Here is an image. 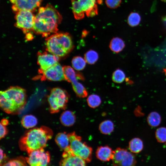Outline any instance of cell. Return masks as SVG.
<instances>
[{"label":"cell","mask_w":166,"mask_h":166,"mask_svg":"<svg viewBox=\"0 0 166 166\" xmlns=\"http://www.w3.org/2000/svg\"><path fill=\"white\" fill-rule=\"evenodd\" d=\"M62 19L58 11L51 5L47 4L39 8L35 16L33 31L47 37L51 33H56Z\"/></svg>","instance_id":"6da1fadb"},{"label":"cell","mask_w":166,"mask_h":166,"mask_svg":"<svg viewBox=\"0 0 166 166\" xmlns=\"http://www.w3.org/2000/svg\"><path fill=\"white\" fill-rule=\"evenodd\" d=\"M53 135L52 130L45 126L30 129L20 139V148L28 154L33 151L44 149Z\"/></svg>","instance_id":"7a4b0ae2"},{"label":"cell","mask_w":166,"mask_h":166,"mask_svg":"<svg viewBox=\"0 0 166 166\" xmlns=\"http://www.w3.org/2000/svg\"><path fill=\"white\" fill-rule=\"evenodd\" d=\"M26 102V91L20 87H11L0 92V107L7 113L17 112L24 107Z\"/></svg>","instance_id":"3957f363"},{"label":"cell","mask_w":166,"mask_h":166,"mask_svg":"<svg viewBox=\"0 0 166 166\" xmlns=\"http://www.w3.org/2000/svg\"><path fill=\"white\" fill-rule=\"evenodd\" d=\"M47 50L58 57H63L72 49L73 45L71 37L67 33H58L46 39Z\"/></svg>","instance_id":"277c9868"},{"label":"cell","mask_w":166,"mask_h":166,"mask_svg":"<svg viewBox=\"0 0 166 166\" xmlns=\"http://www.w3.org/2000/svg\"><path fill=\"white\" fill-rule=\"evenodd\" d=\"M70 141L69 149L71 153L78 156L87 162L91 161L92 149L85 142L82 141L81 137L75 132L68 134Z\"/></svg>","instance_id":"5b68a950"},{"label":"cell","mask_w":166,"mask_h":166,"mask_svg":"<svg viewBox=\"0 0 166 166\" xmlns=\"http://www.w3.org/2000/svg\"><path fill=\"white\" fill-rule=\"evenodd\" d=\"M69 98V95L66 91L59 88L53 89L48 98L50 112L55 113L61 110L65 109Z\"/></svg>","instance_id":"8992f818"},{"label":"cell","mask_w":166,"mask_h":166,"mask_svg":"<svg viewBox=\"0 0 166 166\" xmlns=\"http://www.w3.org/2000/svg\"><path fill=\"white\" fill-rule=\"evenodd\" d=\"M15 26L22 30L25 33L33 30L35 15L32 12L21 10L15 13Z\"/></svg>","instance_id":"52a82bcc"},{"label":"cell","mask_w":166,"mask_h":166,"mask_svg":"<svg viewBox=\"0 0 166 166\" xmlns=\"http://www.w3.org/2000/svg\"><path fill=\"white\" fill-rule=\"evenodd\" d=\"M113 166H136L135 156L126 149L117 148L114 151L112 159Z\"/></svg>","instance_id":"ba28073f"},{"label":"cell","mask_w":166,"mask_h":166,"mask_svg":"<svg viewBox=\"0 0 166 166\" xmlns=\"http://www.w3.org/2000/svg\"><path fill=\"white\" fill-rule=\"evenodd\" d=\"M28 154L25 159L30 166H47L50 161L49 153L44 149L33 151Z\"/></svg>","instance_id":"9c48e42d"},{"label":"cell","mask_w":166,"mask_h":166,"mask_svg":"<svg viewBox=\"0 0 166 166\" xmlns=\"http://www.w3.org/2000/svg\"><path fill=\"white\" fill-rule=\"evenodd\" d=\"M40 78L42 80L46 79L53 81L65 80L63 67L58 63L40 73Z\"/></svg>","instance_id":"30bf717a"},{"label":"cell","mask_w":166,"mask_h":166,"mask_svg":"<svg viewBox=\"0 0 166 166\" xmlns=\"http://www.w3.org/2000/svg\"><path fill=\"white\" fill-rule=\"evenodd\" d=\"M42 0H10L12 9L15 13L21 10L33 12L38 7Z\"/></svg>","instance_id":"8fae6325"},{"label":"cell","mask_w":166,"mask_h":166,"mask_svg":"<svg viewBox=\"0 0 166 166\" xmlns=\"http://www.w3.org/2000/svg\"><path fill=\"white\" fill-rule=\"evenodd\" d=\"M59 57L46 52L39 53L38 62L40 67L39 73L46 70L51 67L58 63Z\"/></svg>","instance_id":"7c38bea8"},{"label":"cell","mask_w":166,"mask_h":166,"mask_svg":"<svg viewBox=\"0 0 166 166\" xmlns=\"http://www.w3.org/2000/svg\"><path fill=\"white\" fill-rule=\"evenodd\" d=\"M60 166H86L85 161L73 154L69 148L64 151Z\"/></svg>","instance_id":"4fadbf2b"},{"label":"cell","mask_w":166,"mask_h":166,"mask_svg":"<svg viewBox=\"0 0 166 166\" xmlns=\"http://www.w3.org/2000/svg\"><path fill=\"white\" fill-rule=\"evenodd\" d=\"M82 10L86 15L93 17L98 14L97 3L98 0H77Z\"/></svg>","instance_id":"5bb4252c"},{"label":"cell","mask_w":166,"mask_h":166,"mask_svg":"<svg viewBox=\"0 0 166 166\" xmlns=\"http://www.w3.org/2000/svg\"><path fill=\"white\" fill-rule=\"evenodd\" d=\"M114 151L108 146H101L98 148L96 152L97 158L101 160L107 161L112 160Z\"/></svg>","instance_id":"9a60e30c"},{"label":"cell","mask_w":166,"mask_h":166,"mask_svg":"<svg viewBox=\"0 0 166 166\" xmlns=\"http://www.w3.org/2000/svg\"><path fill=\"white\" fill-rule=\"evenodd\" d=\"M76 117L74 113L72 111L67 110L63 112L61 114L60 120L64 125L69 127L73 125L75 123Z\"/></svg>","instance_id":"2e32d148"},{"label":"cell","mask_w":166,"mask_h":166,"mask_svg":"<svg viewBox=\"0 0 166 166\" xmlns=\"http://www.w3.org/2000/svg\"><path fill=\"white\" fill-rule=\"evenodd\" d=\"M55 141L59 147L64 151L69 147V138L68 134L65 132L58 133L55 137Z\"/></svg>","instance_id":"e0dca14e"},{"label":"cell","mask_w":166,"mask_h":166,"mask_svg":"<svg viewBox=\"0 0 166 166\" xmlns=\"http://www.w3.org/2000/svg\"><path fill=\"white\" fill-rule=\"evenodd\" d=\"M76 78L70 82L73 89L77 96L80 98H84L88 95V92L85 88L80 83L77 81Z\"/></svg>","instance_id":"ac0fdd59"},{"label":"cell","mask_w":166,"mask_h":166,"mask_svg":"<svg viewBox=\"0 0 166 166\" xmlns=\"http://www.w3.org/2000/svg\"><path fill=\"white\" fill-rule=\"evenodd\" d=\"M129 148L131 152L138 153L140 152L143 148V142L139 138H133L129 142Z\"/></svg>","instance_id":"d6986e66"},{"label":"cell","mask_w":166,"mask_h":166,"mask_svg":"<svg viewBox=\"0 0 166 166\" xmlns=\"http://www.w3.org/2000/svg\"><path fill=\"white\" fill-rule=\"evenodd\" d=\"M125 46L124 41L121 38L116 37L111 40L109 47L113 52L118 53L121 51Z\"/></svg>","instance_id":"ffe728a7"},{"label":"cell","mask_w":166,"mask_h":166,"mask_svg":"<svg viewBox=\"0 0 166 166\" xmlns=\"http://www.w3.org/2000/svg\"><path fill=\"white\" fill-rule=\"evenodd\" d=\"M114 129V125L113 122L109 120H105L100 124L99 129L100 132L103 134L109 135L111 133Z\"/></svg>","instance_id":"44dd1931"},{"label":"cell","mask_w":166,"mask_h":166,"mask_svg":"<svg viewBox=\"0 0 166 166\" xmlns=\"http://www.w3.org/2000/svg\"><path fill=\"white\" fill-rule=\"evenodd\" d=\"M37 123L36 118L32 115H27L23 117L21 124L23 126L26 128L34 127Z\"/></svg>","instance_id":"7402d4cb"},{"label":"cell","mask_w":166,"mask_h":166,"mask_svg":"<svg viewBox=\"0 0 166 166\" xmlns=\"http://www.w3.org/2000/svg\"><path fill=\"white\" fill-rule=\"evenodd\" d=\"M72 4V8L75 18L77 20L83 18L85 13L81 8L77 0H70Z\"/></svg>","instance_id":"603a6c76"},{"label":"cell","mask_w":166,"mask_h":166,"mask_svg":"<svg viewBox=\"0 0 166 166\" xmlns=\"http://www.w3.org/2000/svg\"><path fill=\"white\" fill-rule=\"evenodd\" d=\"M147 121L148 124L150 126L156 127L158 126L161 122V116L158 113L152 112L148 115Z\"/></svg>","instance_id":"cb8c5ba5"},{"label":"cell","mask_w":166,"mask_h":166,"mask_svg":"<svg viewBox=\"0 0 166 166\" xmlns=\"http://www.w3.org/2000/svg\"><path fill=\"white\" fill-rule=\"evenodd\" d=\"M25 158L20 156L5 162L0 166H28Z\"/></svg>","instance_id":"d4e9b609"},{"label":"cell","mask_w":166,"mask_h":166,"mask_svg":"<svg viewBox=\"0 0 166 166\" xmlns=\"http://www.w3.org/2000/svg\"><path fill=\"white\" fill-rule=\"evenodd\" d=\"M73 68L75 70L80 71L83 69L85 66L86 62L82 57L77 56L74 57L72 61Z\"/></svg>","instance_id":"484cf974"},{"label":"cell","mask_w":166,"mask_h":166,"mask_svg":"<svg viewBox=\"0 0 166 166\" xmlns=\"http://www.w3.org/2000/svg\"><path fill=\"white\" fill-rule=\"evenodd\" d=\"M87 101L89 106L92 108H95L101 104V100L98 95L92 94L88 97Z\"/></svg>","instance_id":"4316f807"},{"label":"cell","mask_w":166,"mask_h":166,"mask_svg":"<svg viewBox=\"0 0 166 166\" xmlns=\"http://www.w3.org/2000/svg\"><path fill=\"white\" fill-rule=\"evenodd\" d=\"M84 58L86 62L87 63L93 64L98 60V55L96 51L90 50L85 54Z\"/></svg>","instance_id":"83f0119b"},{"label":"cell","mask_w":166,"mask_h":166,"mask_svg":"<svg viewBox=\"0 0 166 166\" xmlns=\"http://www.w3.org/2000/svg\"><path fill=\"white\" fill-rule=\"evenodd\" d=\"M140 21V15L138 13L136 12H131L128 18V24L131 27L137 26L139 24Z\"/></svg>","instance_id":"f1b7e54d"},{"label":"cell","mask_w":166,"mask_h":166,"mask_svg":"<svg viewBox=\"0 0 166 166\" xmlns=\"http://www.w3.org/2000/svg\"><path fill=\"white\" fill-rule=\"evenodd\" d=\"M125 75L123 71L120 69H116L113 73L112 79L116 83H121L125 80Z\"/></svg>","instance_id":"f546056e"},{"label":"cell","mask_w":166,"mask_h":166,"mask_svg":"<svg viewBox=\"0 0 166 166\" xmlns=\"http://www.w3.org/2000/svg\"><path fill=\"white\" fill-rule=\"evenodd\" d=\"M155 136L159 142H166V128L161 127L157 129L155 132Z\"/></svg>","instance_id":"4dcf8cb0"},{"label":"cell","mask_w":166,"mask_h":166,"mask_svg":"<svg viewBox=\"0 0 166 166\" xmlns=\"http://www.w3.org/2000/svg\"><path fill=\"white\" fill-rule=\"evenodd\" d=\"M121 2V0H105L107 6L112 9H115L118 7Z\"/></svg>","instance_id":"1f68e13d"},{"label":"cell","mask_w":166,"mask_h":166,"mask_svg":"<svg viewBox=\"0 0 166 166\" xmlns=\"http://www.w3.org/2000/svg\"><path fill=\"white\" fill-rule=\"evenodd\" d=\"M0 139L4 137L7 133V130L6 126L0 123Z\"/></svg>","instance_id":"d6a6232c"},{"label":"cell","mask_w":166,"mask_h":166,"mask_svg":"<svg viewBox=\"0 0 166 166\" xmlns=\"http://www.w3.org/2000/svg\"><path fill=\"white\" fill-rule=\"evenodd\" d=\"M6 157L5 154L4 153L3 150L1 148L0 149V165L2 163L4 160V159Z\"/></svg>","instance_id":"836d02e7"},{"label":"cell","mask_w":166,"mask_h":166,"mask_svg":"<svg viewBox=\"0 0 166 166\" xmlns=\"http://www.w3.org/2000/svg\"><path fill=\"white\" fill-rule=\"evenodd\" d=\"M0 123L2 124L3 125L6 126L8 124V121L6 119H3L1 121Z\"/></svg>","instance_id":"e575fe53"},{"label":"cell","mask_w":166,"mask_h":166,"mask_svg":"<svg viewBox=\"0 0 166 166\" xmlns=\"http://www.w3.org/2000/svg\"><path fill=\"white\" fill-rule=\"evenodd\" d=\"M162 21L165 25H166V15L162 18Z\"/></svg>","instance_id":"d590c367"},{"label":"cell","mask_w":166,"mask_h":166,"mask_svg":"<svg viewBox=\"0 0 166 166\" xmlns=\"http://www.w3.org/2000/svg\"><path fill=\"white\" fill-rule=\"evenodd\" d=\"M162 0L164 2H166V0Z\"/></svg>","instance_id":"8d00e7d4"}]
</instances>
